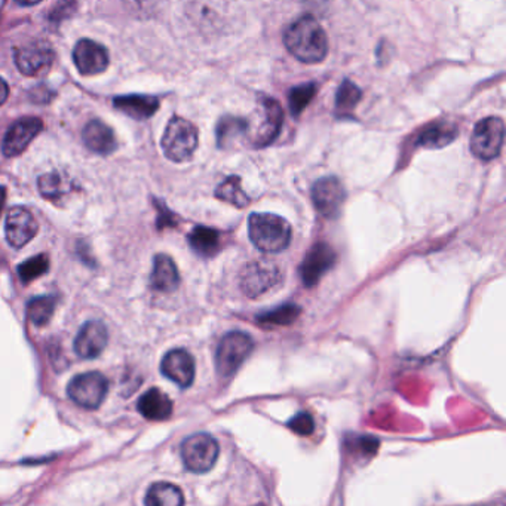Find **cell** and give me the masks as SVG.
<instances>
[{
	"label": "cell",
	"mask_w": 506,
	"mask_h": 506,
	"mask_svg": "<svg viewBox=\"0 0 506 506\" xmlns=\"http://www.w3.org/2000/svg\"><path fill=\"white\" fill-rule=\"evenodd\" d=\"M283 42L293 57L306 64H316L327 57V35L313 16L294 21L285 32Z\"/></svg>",
	"instance_id": "6da1fadb"
},
{
	"label": "cell",
	"mask_w": 506,
	"mask_h": 506,
	"mask_svg": "<svg viewBox=\"0 0 506 506\" xmlns=\"http://www.w3.org/2000/svg\"><path fill=\"white\" fill-rule=\"evenodd\" d=\"M248 233L255 247L264 253H280L292 243V226L280 215L254 213L248 219Z\"/></svg>",
	"instance_id": "7a4b0ae2"
},
{
	"label": "cell",
	"mask_w": 506,
	"mask_h": 506,
	"mask_svg": "<svg viewBox=\"0 0 506 506\" xmlns=\"http://www.w3.org/2000/svg\"><path fill=\"white\" fill-rule=\"evenodd\" d=\"M161 146L173 163H186L198 147V130L192 122L175 116L166 125Z\"/></svg>",
	"instance_id": "3957f363"
},
{
	"label": "cell",
	"mask_w": 506,
	"mask_h": 506,
	"mask_svg": "<svg viewBox=\"0 0 506 506\" xmlns=\"http://www.w3.org/2000/svg\"><path fill=\"white\" fill-rule=\"evenodd\" d=\"M252 337L243 332H227L220 341L215 353V367L220 376L231 377L238 372L253 351Z\"/></svg>",
	"instance_id": "277c9868"
},
{
	"label": "cell",
	"mask_w": 506,
	"mask_h": 506,
	"mask_svg": "<svg viewBox=\"0 0 506 506\" xmlns=\"http://www.w3.org/2000/svg\"><path fill=\"white\" fill-rule=\"evenodd\" d=\"M219 451V444L208 433H194L182 444L183 461L194 474L208 472L215 465Z\"/></svg>",
	"instance_id": "5b68a950"
},
{
	"label": "cell",
	"mask_w": 506,
	"mask_h": 506,
	"mask_svg": "<svg viewBox=\"0 0 506 506\" xmlns=\"http://www.w3.org/2000/svg\"><path fill=\"white\" fill-rule=\"evenodd\" d=\"M505 138V125L501 118H486L478 122L471 135V152L481 161H491L501 154Z\"/></svg>",
	"instance_id": "8992f818"
},
{
	"label": "cell",
	"mask_w": 506,
	"mask_h": 506,
	"mask_svg": "<svg viewBox=\"0 0 506 506\" xmlns=\"http://www.w3.org/2000/svg\"><path fill=\"white\" fill-rule=\"evenodd\" d=\"M109 392V381L102 372H88L70 382L67 393L70 400L84 409L95 410L104 402Z\"/></svg>",
	"instance_id": "52a82bcc"
},
{
	"label": "cell",
	"mask_w": 506,
	"mask_h": 506,
	"mask_svg": "<svg viewBox=\"0 0 506 506\" xmlns=\"http://www.w3.org/2000/svg\"><path fill=\"white\" fill-rule=\"evenodd\" d=\"M54 60L53 49L44 42H29L15 51L16 67L25 76L36 77L48 74Z\"/></svg>",
	"instance_id": "ba28073f"
},
{
	"label": "cell",
	"mask_w": 506,
	"mask_h": 506,
	"mask_svg": "<svg viewBox=\"0 0 506 506\" xmlns=\"http://www.w3.org/2000/svg\"><path fill=\"white\" fill-rule=\"evenodd\" d=\"M281 271L271 262H254L243 269L241 275V288L248 297L262 296L280 283Z\"/></svg>",
	"instance_id": "9c48e42d"
},
{
	"label": "cell",
	"mask_w": 506,
	"mask_h": 506,
	"mask_svg": "<svg viewBox=\"0 0 506 506\" xmlns=\"http://www.w3.org/2000/svg\"><path fill=\"white\" fill-rule=\"evenodd\" d=\"M344 198H346V192L343 184L336 177H324L313 184V203L318 213L327 219H332L339 214Z\"/></svg>",
	"instance_id": "30bf717a"
},
{
	"label": "cell",
	"mask_w": 506,
	"mask_h": 506,
	"mask_svg": "<svg viewBox=\"0 0 506 506\" xmlns=\"http://www.w3.org/2000/svg\"><path fill=\"white\" fill-rule=\"evenodd\" d=\"M336 263V253L327 243H315L300 266V276L306 287L320 283L324 273Z\"/></svg>",
	"instance_id": "8fae6325"
},
{
	"label": "cell",
	"mask_w": 506,
	"mask_h": 506,
	"mask_svg": "<svg viewBox=\"0 0 506 506\" xmlns=\"http://www.w3.org/2000/svg\"><path fill=\"white\" fill-rule=\"evenodd\" d=\"M74 61L79 74L95 76L109 67V54L104 46L90 39L77 42L74 49Z\"/></svg>",
	"instance_id": "7c38bea8"
},
{
	"label": "cell",
	"mask_w": 506,
	"mask_h": 506,
	"mask_svg": "<svg viewBox=\"0 0 506 506\" xmlns=\"http://www.w3.org/2000/svg\"><path fill=\"white\" fill-rule=\"evenodd\" d=\"M5 233L11 247L23 248L36 236V220L27 208H11L5 222Z\"/></svg>",
	"instance_id": "4fadbf2b"
},
{
	"label": "cell",
	"mask_w": 506,
	"mask_h": 506,
	"mask_svg": "<svg viewBox=\"0 0 506 506\" xmlns=\"http://www.w3.org/2000/svg\"><path fill=\"white\" fill-rule=\"evenodd\" d=\"M42 128H44V124L39 118L20 119L13 124L2 143V152L5 156L14 158V156L23 154L35 137L41 133Z\"/></svg>",
	"instance_id": "5bb4252c"
},
{
	"label": "cell",
	"mask_w": 506,
	"mask_h": 506,
	"mask_svg": "<svg viewBox=\"0 0 506 506\" xmlns=\"http://www.w3.org/2000/svg\"><path fill=\"white\" fill-rule=\"evenodd\" d=\"M109 342L107 328L100 321H88L82 325L74 341V352L84 360H93L102 355Z\"/></svg>",
	"instance_id": "9a60e30c"
},
{
	"label": "cell",
	"mask_w": 506,
	"mask_h": 506,
	"mask_svg": "<svg viewBox=\"0 0 506 506\" xmlns=\"http://www.w3.org/2000/svg\"><path fill=\"white\" fill-rule=\"evenodd\" d=\"M161 372L180 388H189L194 381L193 357L184 349H174L164 357Z\"/></svg>",
	"instance_id": "2e32d148"
},
{
	"label": "cell",
	"mask_w": 506,
	"mask_h": 506,
	"mask_svg": "<svg viewBox=\"0 0 506 506\" xmlns=\"http://www.w3.org/2000/svg\"><path fill=\"white\" fill-rule=\"evenodd\" d=\"M137 409L149 421H166L173 413V402L161 389L152 388L140 397Z\"/></svg>",
	"instance_id": "e0dca14e"
},
{
	"label": "cell",
	"mask_w": 506,
	"mask_h": 506,
	"mask_svg": "<svg viewBox=\"0 0 506 506\" xmlns=\"http://www.w3.org/2000/svg\"><path fill=\"white\" fill-rule=\"evenodd\" d=\"M152 285L161 293H173L180 283L179 269L170 255H154V271H152Z\"/></svg>",
	"instance_id": "ac0fdd59"
},
{
	"label": "cell",
	"mask_w": 506,
	"mask_h": 506,
	"mask_svg": "<svg viewBox=\"0 0 506 506\" xmlns=\"http://www.w3.org/2000/svg\"><path fill=\"white\" fill-rule=\"evenodd\" d=\"M84 142L86 147L93 150L94 154H114L118 142L114 137V131L102 121H91L84 130Z\"/></svg>",
	"instance_id": "d6986e66"
},
{
	"label": "cell",
	"mask_w": 506,
	"mask_h": 506,
	"mask_svg": "<svg viewBox=\"0 0 506 506\" xmlns=\"http://www.w3.org/2000/svg\"><path fill=\"white\" fill-rule=\"evenodd\" d=\"M283 125V109L273 98L264 102V122L260 126L259 134L255 137V146H268L278 134Z\"/></svg>",
	"instance_id": "ffe728a7"
},
{
	"label": "cell",
	"mask_w": 506,
	"mask_h": 506,
	"mask_svg": "<svg viewBox=\"0 0 506 506\" xmlns=\"http://www.w3.org/2000/svg\"><path fill=\"white\" fill-rule=\"evenodd\" d=\"M121 112L134 119H147L158 110V98L152 95H124L114 100Z\"/></svg>",
	"instance_id": "44dd1931"
},
{
	"label": "cell",
	"mask_w": 506,
	"mask_h": 506,
	"mask_svg": "<svg viewBox=\"0 0 506 506\" xmlns=\"http://www.w3.org/2000/svg\"><path fill=\"white\" fill-rule=\"evenodd\" d=\"M220 238H222L220 232L215 231V229L196 226L189 233V243H191L192 250L196 254L203 255V257H213L222 248Z\"/></svg>",
	"instance_id": "7402d4cb"
},
{
	"label": "cell",
	"mask_w": 506,
	"mask_h": 506,
	"mask_svg": "<svg viewBox=\"0 0 506 506\" xmlns=\"http://www.w3.org/2000/svg\"><path fill=\"white\" fill-rule=\"evenodd\" d=\"M458 137V128L451 122H437L428 126L419 138L423 147H444Z\"/></svg>",
	"instance_id": "603a6c76"
},
{
	"label": "cell",
	"mask_w": 506,
	"mask_h": 506,
	"mask_svg": "<svg viewBox=\"0 0 506 506\" xmlns=\"http://www.w3.org/2000/svg\"><path fill=\"white\" fill-rule=\"evenodd\" d=\"M147 506H180L184 503L182 491L170 482H156L146 494Z\"/></svg>",
	"instance_id": "cb8c5ba5"
},
{
	"label": "cell",
	"mask_w": 506,
	"mask_h": 506,
	"mask_svg": "<svg viewBox=\"0 0 506 506\" xmlns=\"http://www.w3.org/2000/svg\"><path fill=\"white\" fill-rule=\"evenodd\" d=\"M215 196L224 201V203H232V205H235L238 208H245L250 203V198H248L245 192L243 191V187H241V179L236 177V175H232L229 179L224 180L217 187Z\"/></svg>",
	"instance_id": "d4e9b609"
},
{
	"label": "cell",
	"mask_w": 506,
	"mask_h": 506,
	"mask_svg": "<svg viewBox=\"0 0 506 506\" xmlns=\"http://www.w3.org/2000/svg\"><path fill=\"white\" fill-rule=\"evenodd\" d=\"M55 309V299L51 296L36 297L27 304V316L33 324L44 327L48 324Z\"/></svg>",
	"instance_id": "484cf974"
},
{
	"label": "cell",
	"mask_w": 506,
	"mask_h": 506,
	"mask_svg": "<svg viewBox=\"0 0 506 506\" xmlns=\"http://www.w3.org/2000/svg\"><path fill=\"white\" fill-rule=\"evenodd\" d=\"M361 90L353 82L344 79L342 85L339 86L336 95V110L337 114H344L352 112L355 105L360 103Z\"/></svg>",
	"instance_id": "4316f807"
},
{
	"label": "cell",
	"mask_w": 506,
	"mask_h": 506,
	"mask_svg": "<svg viewBox=\"0 0 506 506\" xmlns=\"http://www.w3.org/2000/svg\"><path fill=\"white\" fill-rule=\"evenodd\" d=\"M245 131H247V122L233 116H226L217 126V142L220 146H226L227 143L243 135Z\"/></svg>",
	"instance_id": "83f0119b"
},
{
	"label": "cell",
	"mask_w": 506,
	"mask_h": 506,
	"mask_svg": "<svg viewBox=\"0 0 506 506\" xmlns=\"http://www.w3.org/2000/svg\"><path fill=\"white\" fill-rule=\"evenodd\" d=\"M300 308L296 304H283L271 313H262L257 320L263 325H290L299 316Z\"/></svg>",
	"instance_id": "f1b7e54d"
},
{
	"label": "cell",
	"mask_w": 506,
	"mask_h": 506,
	"mask_svg": "<svg viewBox=\"0 0 506 506\" xmlns=\"http://www.w3.org/2000/svg\"><path fill=\"white\" fill-rule=\"evenodd\" d=\"M49 269V259L45 254L35 255L18 266V275L25 283H30L39 276L45 275Z\"/></svg>",
	"instance_id": "f546056e"
},
{
	"label": "cell",
	"mask_w": 506,
	"mask_h": 506,
	"mask_svg": "<svg viewBox=\"0 0 506 506\" xmlns=\"http://www.w3.org/2000/svg\"><path fill=\"white\" fill-rule=\"evenodd\" d=\"M39 191L46 199H57L69 192V184L58 173H48L39 179Z\"/></svg>",
	"instance_id": "4dcf8cb0"
},
{
	"label": "cell",
	"mask_w": 506,
	"mask_h": 506,
	"mask_svg": "<svg viewBox=\"0 0 506 506\" xmlns=\"http://www.w3.org/2000/svg\"><path fill=\"white\" fill-rule=\"evenodd\" d=\"M315 93V84H306V85H300L297 86V88H293V90L290 91V97H288L292 114H294V116H299V114L308 107L309 103L313 102Z\"/></svg>",
	"instance_id": "1f68e13d"
},
{
	"label": "cell",
	"mask_w": 506,
	"mask_h": 506,
	"mask_svg": "<svg viewBox=\"0 0 506 506\" xmlns=\"http://www.w3.org/2000/svg\"><path fill=\"white\" fill-rule=\"evenodd\" d=\"M288 428L299 433L300 437H308L315 431V422L309 413H299L288 422Z\"/></svg>",
	"instance_id": "d6a6232c"
},
{
	"label": "cell",
	"mask_w": 506,
	"mask_h": 506,
	"mask_svg": "<svg viewBox=\"0 0 506 506\" xmlns=\"http://www.w3.org/2000/svg\"><path fill=\"white\" fill-rule=\"evenodd\" d=\"M9 97V88L6 85V82L0 77V105L4 104Z\"/></svg>",
	"instance_id": "836d02e7"
},
{
	"label": "cell",
	"mask_w": 506,
	"mask_h": 506,
	"mask_svg": "<svg viewBox=\"0 0 506 506\" xmlns=\"http://www.w3.org/2000/svg\"><path fill=\"white\" fill-rule=\"evenodd\" d=\"M15 2L23 5V6H35V5L41 4L44 0H15Z\"/></svg>",
	"instance_id": "e575fe53"
},
{
	"label": "cell",
	"mask_w": 506,
	"mask_h": 506,
	"mask_svg": "<svg viewBox=\"0 0 506 506\" xmlns=\"http://www.w3.org/2000/svg\"><path fill=\"white\" fill-rule=\"evenodd\" d=\"M5 201H6V189L4 186H0V213L4 210Z\"/></svg>",
	"instance_id": "d590c367"
}]
</instances>
